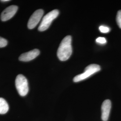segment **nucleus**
Instances as JSON below:
<instances>
[{
  "mask_svg": "<svg viewBox=\"0 0 121 121\" xmlns=\"http://www.w3.org/2000/svg\"><path fill=\"white\" fill-rule=\"evenodd\" d=\"M71 36L68 35L61 41L57 52V55L59 59L61 61L68 60L72 52L71 46Z\"/></svg>",
  "mask_w": 121,
  "mask_h": 121,
  "instance_id": "obj_1",
  "label": "nucleus"
},
{
  "mask_svg": "<svg viewBox=\"0 0 121 121\" xmlns=\"http://www.w3.org/2000/svg\"><path fill=\"white\" fill-rule=\"evenodd\" d=\"M100 70V67L99 65L97 64H91L88 65L84 69L83 73L79 74L75 76L73 79L74 82H78L83 80L91 75L99 71Z\"/></svg>",
  "mask_w": 121,
  "mask_h": 121,
  "instance_id": "obj_2",
  "label": "nucleus"
},
{
  "mask_svg": "<svg viewBox=\"0 0 121 121\" xmlns=\"http://www.w3.org/2000/svg\"><path fill=\"white\" fill-rule=\"evenodd\" d=\"M58 14L59 11L57 9L53 10L48 13L43 18L38 27V30L40 31L46 30L50 26L52 21L58 16Z\"/></svg>",
  "mask_w": 121,
  "mask_h": 121,
  "instance_id": "obj_3",
  "label": "nucleus"
},
{
  "mask_svg": "<svg viewBox=\"0 0 121 121\" xmlns=\"http://www.w3.org/2000/svg\"><path fill=\"white\" fill-rule=\"evenodd\" d=\"M15 86L21 96L26 95L29 91L28 82L26 77L22 74L18 75L15 79Z\"/></svg>",
  "mask_w": 121,
  "mask_h": 121,
  "instance_id": "obj_4",
  "label": "nucleus"
},
{
  "mask_svg": "<svg viewBox=\"0 0 121 121\" xmlns=\"http://www.w3.org/2000/svg\"><path fill=\"white\" fill-rule=\"evenodd\" d=\"M43 14V11L42 9L36 10L29 18L27 24L28 28L30 29L34 28L40 21Z\"/></svg>",
  "mask_w": 121,
  "mask_h": 121,
  "instance_id": "obj_5",
  "label": "nucleus"
},
{
  "mask_svg": "<svg viewBox=\"0 0 121 121\" xmlns=\"http://www.w3.org/2000/svg\"><path fill=\"white\" fill-rule=\"evenodd\" d=\"M17 6L10 5L4 9L0 15V18L2 21H6L13 17L17 11Z\"/></svg>",
  "mask_w": 121,
  "mask_h": 121,
  "instance_id": "obj_6",
  "label": "nucleus"
},
{
  "mask_svg": "<svg viewBox=\"0 0 121 121\" xmlns=\"http://www.w3.org/2000/svg\"><path fill=\"white\" fill-rule=\"evenodd\" d=\"M111 108V102L109 99H106L101 106V119L103 121L108 120Z\"/></svg>",
  "mask_w": 121,
  "mask_h": 121,
  "instance_id": "obj_7",
  "label": "nucleus"
},
{
  "mask_svg": "<svg viewBox=\"0 0 121 121\" xmlns=\"http://www.w3.org/2000/svg\"><path fill=\"white\" fill-rule=\"evenodd\" d=\"M40 52L37 49H34L29 52L21 54L19 57V60L22 61H29L35 59L39 54Z\"/></svg>",
  "mask_w": 121,
  "mask_h": 121,
  "instance_id": "obj_8",
  "label": "nucleus"
},
{
  "mask_svg": "<svg viewBox=\"0 0 121 121\" xmlns=\"http://www.w3.org/2000/svg\"><path fill=\"white\" fill-rule=\"evenodd\" d=\"M9 105L6 101L2 98H0V114H5L8 111Z\"/></svg>",
  "mask_w": 121,
  "mask_h": 121,
  "instance_id": "obj_9",
  "label": "nucleus"
},
{
  "mask_svg": "<svg viewBox=\"0 0 121 121\" xmlns=\"http://www.w3.org/2000/svg\"><path fill=\"white\" fill-rule=\"evenodd\" d=\"M116 21L118 26L121 29V10H119L117 13Z\"/></svg>",
  "mask_w": 121,
  "mask_h": 121,
  "instance_id": "obj_10",
  "label": "nucleus"
},
{
  "mask_svg": "<svg viewBox=\"0 0 121 121\" xmlns=\"http://www.w3.org/2000/svg\"><path fill=\"white\" fill-rule=\"evenodd\" d=\"M99 30L101 32L106 33L110 31V28L106 26H99Z\"/></svg>",
  "mask_w": 121,
  "mask_h": 121,
  "instance_id": "obj_11",
  "label": "nucleus"
},
{
  "mask_svg": "<svg viewBox=\"0 0 121 121\" xmlns=\"http://www.w3.org/2000/svg\"><path fill=\"white\" fill-rule=\"evenodd\" d=\"M7 44V41L6 39L0 37V48L5 47Z\"/></svg>",
  "mask_w": 121,
  "mask_h": 121,
  "instance_id": "obj_12",
  "label": "nucleus"
},
{
  "mask_svg": "<svg viewBox=\"0 0 121 121\" xmlns=\"http://www.w3.org/2000/svg\"><path fill=\"white\" fill-rule=\"evenodd\" d=\"M96 41L100 44H104L106 43V40L104 37H98L96 39Z\"/></svg>",
  "mask_w": 121,
  "mask_h": 121,
  "instance_id": "obj_13",
  "label": "nucleus"
},
{
  "mask_svg": "<svg viewBox=\"0 0 121 121\" xmlns=\"http://www.w3.org/2000/svg\"><path fill=\"white\" fill-rule=\"evenodd\" d=\"M9 0H1V1H2V2H5V1H9Z\"/></svg>",
  "mask_w": 121,
  "mask_h": 121,
  "instance_id": "obj_14",
  "label": "nucleus"
}]
</instances>
